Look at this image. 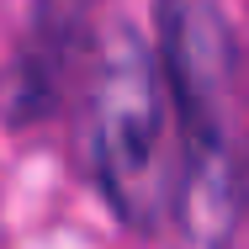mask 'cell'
<instances>
[{
  "label": "cell",
  "mask_w": 249,
  "mask_h": 249,
  "mask_svg": "<svg viewBox=\"0 0 249 249\" xmlns=\"http://www.w3.org/2000/svg\"><path fill=\"white\" fill-rule=\"evenodd\" d=\"M80 127H85V159L106 207L138 233L164 228L175 217L180 170H186L180 127H175L159 53L127 21H111L90 43Z\"/></svg>",
  "instance_id": "cell-1"
},
{
  "label": "cell",
  "mask_w": 249,
  "mask_h": 249,
  "mask_svg": "<svg viewBox=\"0 0 249 249\" xmlns=\"http://www.w3.org/2000/svg\"><path fill=\"white\" fill-rule=\"evenodd\" d=\"M159 69L180 127V201L175 212H228L233 180V32L217 0H159Z\"/></svg>",
  "instance_id": "cell-2"
},
{
  "label": "cell",
  "mask_w": 249,
  "mask_h": 249,
  "mask_svg": "<svg viewBox=\"0 0 249 249\" xmlns=\"http://www.w3.org/2000/svg\"><path fill=\"white\" fill-rule=\"evenodd\" d=\"M244 191H249V159H244Z\"/></svg>",
  "instance_id": "cell-4"
},
{
  "label": "cell",
  "mask_w": 249,
  "mask_h": 249,
  "mask_svg": "<svg viewBox=\"0 0 249 249\" xmlns=\"http://www.w3.org/2000/svg\"><path fill=\"white\" fill-rule=\"evenodd\" d=\"M96 32V0H37L0 74V122L5 127L48 122L74 69H85Z\"/></svg>",
  "instance_id": "cell-3"
}]
</instances>
